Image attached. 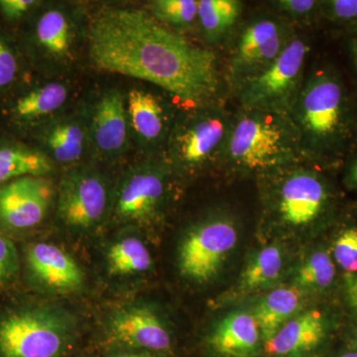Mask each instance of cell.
I'll list each match as a JSON object with an SVG mask.
<instances>
[{
	"instance_id": "8fae6325",
	"label": "cell",
	"mask_w": 357,
	"mask_h": 357,
	"mask_svg": "<svg viewBox=\"0 0 357 357\" xmlns=\"http://www.w3.org/2000/svg\"><path fill=\"white\" fill-rule=\"evenodd\" d=\"M109 206V185L98 171L77 167L61 180L58 215L70 229L79 231L93 229L102 222Z\"/></svg>"
},
{
	"instance_id": "4dcf8cb0",
	"label": "cell",
	"mask_w": 357,
	"mask_h": 357,
	"mask_svg": "<svg viewBox=\"0 0 357 357\" xmlns=\"http://www.w3.org/2000/svg\"><path fill=\"white\" fill-rule=\"evenodd\" d=\"M335 261L347 272H357V229H344L333 246Z\"/></svg>"
},
{
	"instance_id": "4316f807",
	"label": "cell",
	"mask_w": 357,
	"mask_h": 357,
	"mask_svg": "<svg viewBox=\"0 0 357 357\" xmlns=\"http://www.w3.org/2000/svg\"><path fill=\"white\" fill-rule=\"evenodd\" d=\"M198 10L199 0H154L149 2V13L155 20L178 32L197 26Z\"/></svg>"
},
{
	"instance_id": "836d02e7",
	"label": "cell",
	"mask_w": 357,
	"mask_h": 357,
	"mask_svg": "<svg viewBox=\"0 0 357 357\" xmlns=\"http://www.w3.org/2000/svg\"><path fill=\"white\" fill-rule=\"evenodd\" d=\"M38 4L35 0H0V13L7 20H17Z\"/></svg>"
},
{
	"instance_id": "d6986e66",
	"label": "cell",
	"mask_w": 357,
	"mask_h": 357,
	"mask_svg": "<svg viewBox=\"0 0 357 357\" xmlns=\"http://www.w3.org/2000/svg\"><path fill=\"white\" fill-rule=\"evenodd\" d=\"M325 335V321L321 312L309 311L287 321L269 342L265 349L269 354L294 357L316 349Z\"/></svg>"
},
{
	"instance_id": "7a4b0ae2",
	"label": "cell",
	"mask_w": 357,
	"mask_h": 357,
	"mask_svg": "<svg viewBox=\"0 0 357 357\" xmlns=\"http://www.w3.org/2000/svg\"><path fill=\"white\" fill-rule=\"evenodd\" d=\"M303 160L309 159L290 114L241 107L234 114L223 165L261 176Z\"/></svg>"
},
{
	"instance_id": "d4e9b609",
	"label": "cell",
	"mask_w": 357,
	"mask_h": 357,
	"mask_svg": "<svg viewBox=\"0 0 357 357\" xmlns=\"http://www.w3.org/2000/svg\"><path fill=\"white\" fill-rule=\"evenodd\" d=\"M107 269L114 276H130L151 269L153 260L145 243L137 236H124L110 246Z\"/></svg>"
},
{
	"instance_id": "8992f818",
	"label": "cell",
	"mask_w": 357,
	"mask_h": 357,
	"mask_svg": "<svg viewBox=\"0 0 357 357\" xmlns=\"http://www.w3.org/2000/svg\"><path fill=\"white\" fill-rule=\"evenodd\" d=\"M310 51L307 37L296 33L269 67L229 89L239 107L290 114L306 77Z\"/></svg>"
},
{
	"instance_id": "74e56055",
	"label": "cell",
	"mask_w": 357,
	"mask_h": 357,
	"mask_svg": "<svg viewBox=\"0 0 357 357\" xmlns=\"http://www.w3.org/2000/svg\"><path fill=\"white\" fill-rule=\"evenodd\" d=\"M349 47L352 60H354V64H356L357 67V30L351 35V38H349Z\"/></svg>"
},
{
	"instance_id": "f35d334b",
	"label": "cell",
	"mask_w": 357,
	"mask_h": 357,
	"mask_svg": "<svg viewBox=\"0 0 357 357\" xmlns=\"http://www.w3.org/2000/svg\"><path fill=\"white\" fill-rule=\"evenodd\" d=\"M340 357H357V354L356 352H349V354H345Z\"/></svg>"
},
{
	"instance_id": "8d00e7d4",
	"label": "cell",
	"mask_w": 357,
	"mask_h": 357,
	"mask_svg": "<svg viewBox=\"0 0 357 357\" xmlns=\"http://www.w3.org/2000/svg\"><path fill=\"white\" fill-rule=\"evenodd\" d=\"M347 182L351 187L357 188V158L349 167V173H347Z\"/></svg>"
},
{
	"instance_id": "f1b7e54d",
	"label": "cell",
	"mask_w": 357,
	"mask_h": 357,
	"mask_svg": "<svg viewBox=\"0 0 357 357\" xmlns=\"http://www.w3.org/2000/svg\"><path fill=\"white\" fill-rule=\"evenodd\" d=\"M335 276V265L330 256L318 251L301 265L296 275V282L305 288H326L333 283Z\"/></svg>"
},
{
	"instance_id": "e0dca14e",
	"label": "cell",
	"mask_w": 357,
	"mask_h": 357,
	"mask_svg": "<svg viewBox=\"0 0 357 357\" xmlns=\"http://www.w3.org/2000/svg\"><path fill=\"white\" fill-rule=\"evenodd\" d=\"M37 138L54 164L75 165L91 145L89 121L81 115L56 117L39 129Z\"/></svg>"
},
{
	"instance_id": "d6a6232c",
	"label": "cell",
	"mask_w": 357,
	"mask_h": 357,
	"mask_svg": "<svg viewBox=\"0 0 357 357\" xmlns=\"http://www.w3.org/2000/svg\"><path fill=\"white\" fill-rule=\"evenodd\" d=\"M17 73L18 60L15 52L0 33V93L13 84Z\"/></svg>"
},
{
	"instance_id": "cb8c5ba5",
	"label": "cell",
	"mask_w": 357,
	"mask_h": 357,
	"mask_svg": "<svg viewBox=\"0 0 357 357\" xmlns=\"http://www.w3.org/2000/svg\"><path fill=\"white\" fill-rule=\"evenodd\" d=\"M301 294L296 288H279L256 305L255 317L264 344L269 342L299 310Z\"/></svg>"
},
{
	"instance_id": "277c9868",
	"label": "cell",
	"mask_w": 357,
	"mask_h": 357,
	"mask_svg": "<svg viewBox=\"0 0 357 357\" xmlns=\"http://www.w3.org/2000/svg\"><path fill=\"white\" fill-rule=\"evenodd\" d=\"M234 114L222 102L188 107L177 114L165 149L172 172L195 175L223 165Z\"/></svg>"
},
{
	"instance_id": "ffe728a7",
	"label": "cell",
	"mask_w": 357,
	"mask_h": 357,
	"mask_svg": "<svg viewBox=\"0 0 357 357\" xmlns=\"http://www.w3.org/2000/svg\"><path fill=\"white\" fill-rule=\"evenodd\" d=\"M259 328L252 314L237 311L227 314L210 337L211 347L229 357H253L261 340Z\"/></svg>"
},
{
	"instance_id": "44dd1931",
	"label": "cell",
	"mask_w": 357,
	"mask_h": 357,
	"mask_svg": "<svg viewBox=\"0 0 357 357\" xmlns=\"http://www.w3.org/2000/svg\"><path fill=\"white\" fill-rule=\"evenodd\" d=\"M69 93V88L63 82L40 84L17 96L10 105L9 114L18 124L45 121L64 107Z\"/></svg>"
},
{
	"instance_id": "ba28073f",
	"label": "cell",
	"mask_w": 357,
	"mask_h": 357,
	"mask_svg": "<svg viewBox=\"0 0 357 357\" xmlns=\"http://www.w3.org/2000/svg\"><path fill=\"white\" fill-rule=\"evenodd\" d=\"M296 33L292 25L273 13L255 14L241 21L227 41L225 79L229 89L269 67Z\"/></svg>"
},
{
	"instance_id": "9c48e42d",
	"label": "cell",
	"mask_w": 357,
	"mask_h": 357,
	"mask_svg": "<svg viewBox=\"0 0 357 357\" xmlns=\"http://www.w3.org/2000/svg\"><path fill=\"white\" fill-rule=\"evenodd\" d=\"M237 238L236 223L229 215H211L192 225L178 248L181 274L192 281H210L220 272Z\"/></svg>"
},
{
	"instance_id": "6da1fadb",
	"label": "cell",
	"mask_w": 357,
	"mask_h": 357,
	"mask_svg": "<svg viewBox=\"0 0 357 357\" xmlns=\"http://www.w3.org/2000/svg\"><path fill=\"white\" fill-rule=\"evenodd\" d=\"M89 55L98 69L147 82L189 107L222 102L215 51L132 7H103L88 28Z\"/></svg>"
},
{
	"instance_id": "52a82bcc",
	"label": "cell",
	"mask_w": 357,
	"mask_h": 357,
	"mask_svg": "<svg viewBox=\"0 0 357 357\" xmlns=\"http://www.w3.org/2000/svg\"><path fill=\"white\" fill-rule=\"evenodd\" d=\"M303 160L264 174L271 180L269 204L275 222L289 229H306L323 217L330 202L325 178Z\"/></svg>"
},
{
	"instance_id": "4fadbf2b",
	"label": "cell",
	"mask_w": 357,
	"mask_h": 357,
	"mask_svg": "<svg viewBox=\"0 0 357 357\" xmlns=\"http://www.w3.org/2000/svg\"><path fill=\"white\" fill-rule=\"evenodd\" d=\"M26 277L33 287L48 292L72 293L84 284V273L76 260L56 244H28L23 255Z\"/></svg>"
},
{
	"instance_id": "83f0119b",
	"label": "cell",
	"mask_w": 357,
	"mask_h": 357,
	"mask_svg": "<svg viewBox=\"0 0 357 357\" xmlns=\"http://www.w3.org/2000/svg\"><path fill=\"white\" fill-rule=\"evenodd\" d=\"M269 6L274 14L295 29L311 25L323 16V1L317 0H274Z\"/></svg>"
},
{
	"instance_id": "9a60e30c",
	"label": "cell",
	"mask_w": 357,
	"mask_h": 357,
	"mask_svg": "<svg viewBox=\"0 0 357 357\" xmlns=\"http://www.w3.org/2000/svg\"><path fill=\"white\" fill-rule=\"evenodd\" d=\"M131 136L147 151H164L176 116L172 107L149 89L135 86L126 96Z\"/></svg>"
},
{
	"instance_id": "ac0fdd59",
	"label": "cell",
	"mask_w": 357,
	"mask_h": 357,
	"mask_svg": "<svg viewBox=\"0 0 357 357\" xmlns=\"http://www.w3.org/2000/svg\"><path fill=\"white\" fill-rule=\"evenodd\" d=\"M76 25L67 9L52 6L37 18L33 41L45 59L55 65L73 60L76 46Z\"/></svg>"
},
{
	"instance_id": "5b68a950",
	"label": "cell",
	"mask_w": 357,
	"mask_h": 357,
	"mask_svg": "<svg viewBox=\"0 0 357 357\" xmlns=\"http://www.w3.org/2000/svg\"><path fill=\"white\" fill-rule=\"evenodd\" d=\"M77 319L50 304L18 303L0 310V357H59L77 332Z\"/></svg>"
},
{
	"instance_id": "603a6c76",
	"label": "cell",
	"mask_w": 357,
	"mask_h": 357,
	"mask_svg": "<svg viewBox=\"0 0 357 357\" xmlns=\"http://www.w3.org/2000/svg\"><path fill=\"white\" fill-rule=\"evenodd\" d=\"M53 161L41 149L20 143H0V185L24 177H47Z\"/></svg>"
},
{
	"instance_id": "7c38bea8",
	"label": "cell",
	"mask_w": 357,
	"mask_h": 357,
	"mask_svg": "<svg viewBox=\"0 0 357 357\" xmlns=\"http://www.w3.org/2000/svg\"><path fill=\"white\" fill-rule=\"evenodd\" d=\"M53 194L47 177H24L0 185V230L8 234L38 227L50 210Z\"/></svg>"
},
{
	"instance_id": "30bf717a",
	"label": "cell",
	"mask_w": 357,
	"mask_h": 357,
	"mask_svg": "<svg viewBox=\"0 0 357 357\" xmlns=\"http://www.w3.org/2000/svg\"><path fill=\"white\" fill-rule=\"evenodd\" d=\"M171 174L165 157L145 160L130 167L115 192L116 218L121 222L139 225L157 220L168 198Z\"/></svg>"
},
{
	"instance_id": "3957f363",
	"label": "cell",
	"mask_w": 357,
	"mask_h": 357,
	"mask_svg": "<svg viewBox=\"0 0 357 357\" xmlns=\"http://www.w3.org/2000/svg\"><path fill=\"white\" fill-rule=\"evenodd\" d=\"M307 159L318 161L342 152L349 136L347 95L332 68L307 72L290 112Z\"/></svg>"
},
{
	"instance_id": "7402d4cb",
	"label": "cell",
	"mask_w": 357,
	"mask_h": 357,
	"mask_svg": "<svg viewBox=\"0 0 357 357\" xmlns=\"http://www.w3.org/2000/svg\"><path fill=\"white\" fill-rule=\"evenodd\" d=\"M241 0H199L198 27L208 45L227 42L243 18Z\"/></svg>"
},
{
	"instance_id": "f546056e",
	"label": "cell",
	"mask_w": 357,
	"mask_h": 357,
	"mask_svg": "<svg viewBox=\"0 0 357 357\" xmlns=\"http://www.w3.org/2000/svg\"><path fill=\"white\" fill-rule=\"evenodd\" d=\"M21 275V256L9 234L0 230V294L17 283Z\"/></svg>"
},
{
	"instance_id": "d590c367",
	"label": "cell",
	"mask_w": 357,
	"mask_h": 357,
	"mask_svg": "<svg viewBox=\"0 0 357 357\" xmlns=\"http://www.w3.org/2000/svg\"><path fill=\"white\" fill-rule=\"evenodd\" d=\"M347 296H349V300L352 306L357 307V279H354L349 284Z\"/></svg>"
},
{
	"instance_id": "2e32d148",
	"label": "cell",
	"mask_w": 357,
	"mask_h": 357,
	"mask_svg": "<svg viewBox=\"0 0 357 357\" xmlns=\"http://www.w3.org/2000/svg\"><path fill=\"white\" fill-rule=\"evenodd\" d=\"M89 121V140L105 159L122 156L130 144L126 96L116 89L105 91L96 100Z\"/></svg>"
},
{
	"instance_id": "e575fe53",
	"label": "cell",
	"mask_w": 357,
	"mask_h": 357,
	"mask_svg": "<svg viewBox=\"0 0 357 357\" xmlns=\"http://www.w3.org/2000/svg\"><path fill=\"white\" fill-rule=\"evenodd\" d=\"M109 357H156L153 352L146 351H137V349H122L110 354Z\"/></svg>"
},
{
	"instance_id": "484cf974",
	"label": "cell",
	"mask_w": 357,
	"mask_h": 357,
	"mask_svg": "<svg viewBox=\"0 0 357 357\" xmlns=\"http://www.w3.org/2000/svg\"><path fill=\"white\" fill-rule=\"evenodd\" d=\"M282 267L283 255L279 246L269 245L260 249L244 269L241 288L253 291L271 285L280 276Z\"/></svg>"
},
{
	"instance_id": "5bb4252c",
	"label": "cell",
	"mask_w": 357,
	"mask_h": 357,
	"mask_svg": "<svg viewBox=\"0 0 357 357\" xmlns=\"http://www.w3.org/2000/svg\"><path fill=\"white\" fill-rule=\"evenodd\" d=\"M107 337L121 349L160 352L171 347V335L158 314L145 305H128L110 314Z\"/></svg>"
},
{
	"instance_id": "1f68e13d",
	"label": "cell",
	"mask_w": 357,
	"mask_h": 357,
	"mask_svg": "<svg viewBox=\"0 0 357 357\" xmlns=\"http://www.w3.org/2000/svg\"><path fill=\"white\" fill-rule=\"evenodd\" d=\"M323 16L335 24L357 26V0L323 1Z\"/></svg>"
}]
</instances>
